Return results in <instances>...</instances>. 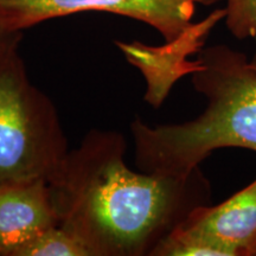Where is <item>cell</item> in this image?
<instances>
[{"mask_svg":"<svg viewBox=\"0 0 256 256\" xmlns=\"http://www.w3.org/2000/svg\"><path fill=\"white\" fill-rule=\"evenodd\" d=\"M226 17V10L218 8L209 17L190 28L180 37L166 42L162 46H147L139 42L116 46L122 50L128 62L142 70L147 82L145 100L158 108L168 96L174 83L185 74H192L197 69V60H188L186 57L194 51H200L209 34Z\"/></svg>","mask_w":256,"mask_h":256,"instance_id":"obj_6","label":"cell"},{"mask_svg":"<svg viewBox=\"0 0 256 256\" xmlns=\"http://www.w3.org/2000/svg\"><path fill=\"white\" fill-rule=\"evenodd\" d=\"M19 34H22V31L11 30V28L5 24V22L2 20V19H0V46H2L5 43H8V40L19 36Z\"/></svg>","mask_w":256,"mask_h":256,"instance_id":"obj_10","label":"cell"},{"mask_svg":"<svg viewBox=\"0 0 256 256\" xmlns=\"http://www.w3.org/2000/svg\"><path fill=\"white\" fill-rule=\"evenodd\" d=\"M23 256H90L86 246L60 224L48 229L25 249Z\"/></svg>","mask_w":256,"mask_h":256,"instance_id":"obj_8","label":"cell"},{"mask_svg":"<svg viewBox=\"0 0 256 256\" xmlns=\"http://www.w3.org/2000/svg\"><path fill=\"white\" fill-rule=\"evenodd\" d=\"M226 26L238 40H256V0H226ZM256 64V57L252 60Z\"/></svg>","mask_w":256,"mask_h":256,"instance_id":"obj_9","label":"cell"},{"mask_svg":"<svg viewBox=\"0 0 256 256\" xmlns=\"http://www.w3.org/2000/svg\"><path fill=\"white\" fill-rule=\"evenodd\" d=\"M57 224L46 179L0 185V256H23L38 236Z\"/></svg>","mask_w":256,"mask_h":256,"instance_id":"obj_7","label":"cell"},{"mask_svg":"<svg viewBox=\"0 0 256 256\" xmlns=\"http://www.w3.org/2000/svg\"><path fill=\"white\" fill-rule=\"evenodd\" d=\"M248 256H256V240H255V242L252 243L250 250H249V252H248Z\"/></svg>","mask_w":256,"mask_h":256,"instance_id":"obj_11","label":"cell"},{"mask_svg":"<svg viewBox=\"0 0 256 256\" xmlns=\"http://www.w3.org/2000/svg\"><path fill=\"white\" fill-rule=\"evenodd\" d=\"M22 37L0 46V185L49 180L69 152L56 106L28 78Z\"/></svg>","mask_w":256,"mask_h":256,"instance_id":"obj_3","label":"cell"},{"mask_svg":"<svg viewBox=\"0 0 256 256\" xmlns=\"http://www.w3.org/2000/svg\"><path fill=\"white\" fill-rule=\"evenodd\" d=\"M126 139L90 130L48 180L58 224L90 256H153L192 210L211 203L200 168L185 176L136 172Z\"/></svg>","mask_w":256,"mask_h":256,"instance_id":"obj_1","label":"cell"},{"mask_svg":"<svg viewBox=\"0 0 256 256\" xmlns=\"http://www.w3.org/2000/svg\"><path fill=\"white\" fill-rule=\"evenodd\" d=\"M220 0H0V19L22 31L49 19L80 12H107L150 25L165 42L177 40L192 26L197 5Z\"/></svg>","mask_w":256,"mask_h":256,"instance_id":"obj_5","label":"cell"},{"mask_svg":"<svg viewBox=\"0 0 256 256\" xmlns=\"http://www.w3.org/2000/svg\"><path fill=\"white\" fill-rule=\"evenodd\" d=\"M192 75L208 100L203 113L176 124H130L139 171L185 176L211 153L236 147L256 152V64L226 46L202 49Z\"/></svg>","mask_w":256,"mask_h":256,"instance_id":"obj_2","label":"cell"},{"mask_svg":"<svg viewBox=\"0 0 256 256\" xmlns=\"http://www.w3.org/2000/svg\"><path fill=\"white\" fill-rule=\"evenodd\" d=\"M256 240V179L217 206L192 210L153 256H248Z\"/></svg>","mask_w":256,"mask_h":256,"instance_id":"obj_4","label":"cell"}]
</instances>
